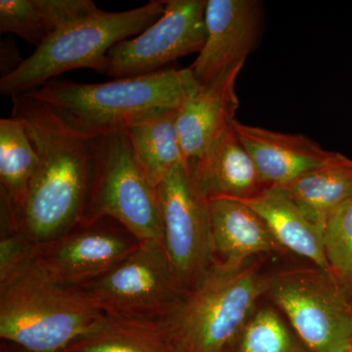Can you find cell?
Returning <instances> with one entry per match:
<instances>
[{
	"mask_svg": "<svg viewBox=\"0 0 352 352\" xmlns=\"http://www.w3.org/2000/svg\"><path fill=\"white\" fill-rule=\"evenodd\" d=\"M11 100V116L24 122L39 157L25 201L16 208L21 230L38 247L85 219L94 179V138L69 126L43 101L25 94Z\"/></svg>",
	"mask_w": 352,
	"mask_h": 352,
	"instance_id": "obj_1",
	"label": "cell"
},
{
	"mask_svg": "<svg viewBox=\"0 0 352 352\" xmlns=\"http://www.w3.org/2000/svg\"><path fill=\"white\" fill-rule=\"evenodd\" d=\"M106 318L87 292L51 279L34 258L0 285V338L28 352H66Z\"/></svg>",
	"mask_w": 352,
	"mask_h": 352,
	"instance_id": "obj_2",
	"label": "cell"
},
{
	"mask_svg": "<svg viewBox=\"0 0 352 352\" xmlns=\"http://www.w3.org/2000/svg\"><path fill=\"white\" fill-rule=\"evenodd\" d=\"M199 87L190 68L78 83L54 78L25 95L50 106L69 126L89 138L126 129L159 109H179Z\"/></svg>",
	"mask_w": 352,
	"mask_h": 352,
	"instance_id": "obj_3",
	"label": "cell"
},
{
	"mask_svg": "<svg viewBox=\"0 0 352 352\" xmlns=\"http://www.w3.org/2000/svg\"><path fill=\"white\" fill-rule=\"evenodd\" d=\"M266 288L261 258L241 265L217 261L162 326L177 352H226Z\"/></svg>",
	"mask_w": 352,
	"mask_h": 352,
	"instance_id": "obj_4",
	"label": "cell"
},
{
	"mask_svg": "<svg viewBox=\"0 0 352 352\" xmlns=\"http://www.w3.org/2000/svg\"><path fill=\"white\" fill-rule=\"evenodd\" d=\"M164 7V0H153L122 12L100 9L65 25L36 48L14 73L0 78V94L13 98L73 69L106 74L111 48L144 32L162 17Z\"/></svg>",
	"mask_w": 352,
	"mask_h": 352,
	"instance_id": "obj_5",
	"label": "cell"
},
{
	"mask_svg": "<svg viewBox=\"0 0 352 352\" xmlns=\"http://www.w3.org/2000/svg\"><path fill=\"white\" fill-rule=\"evenodd\" d=\"M264 298L311 352H351L352 292L317 266L267 273Z\"/></svg>",
	"mask_w": 352,
	"mask_h": 352,
	"instance_id": "obj_6",
	"label": "cell"
},
{
	"mask_svg": "<svg viewBox=\"0 0 352 352\" xmlns=\"http://www.w3.org/2000/svg\"><path fill=\"white\" fill-rule=\"evenodd\" d=\"M94 170L82 222L111 219L140 243L162 240L157 187L139 163L126 129L94 139Z\"/></svg>",
	"mask_w": 352,
	"mask_h": 352,
	"instance_id": "obj_7",
	"label": "cell"
},
{
	"mask_svg": "<svg viewBox=\"0 0 352 352\" xmlns=\"http://www.w3.org/2000/svg\"><path fill=\"white\" fill-rule=\"evenodd\" d=\"M82 289L108 316L155 324L166 321L188 294L162 240L141 243L107 274Z\"/></svg>",
	"mask_w": 352,
	"mask_h": 352,
	"instance_id": "obj_8",
	"label": "cell"
},
{
	"mask_svg": "<svg viewBox=\"0 0 352 352\" xmlns=\"http://www.w3.org/2000/svg\"><path fill=\"white\" fill-rule=\"evenodd\" d=\"M157 193L164 248L189 292L217 261L208 204L192 188L186 163L157 185Z\"/></svg>",
	"mask_w": 352,
	"mask_h": 352,
	"instance_id": "obj_9",
	"label": "cell"
},
{
	"mask_svg": "<svg viewBox=\"0 0 352 352\" xmlns=\"http://www.w3.org/2000/svg\"><path fill=\"white\" fill-rule=\"evenodd\" d=\"M207 0H164L162 17L107 55L105 75L115 78L150 75L180 57L200 53L207 38Z\"/></svg>",
	"mask_w": 352,
	"mask_h": 352,
	"instance_id": "obj_10",
	"label": "cell"
},
{
	"mask_svg": "<svg viewBox=\"0 0 352 352\" xmlns=\"http://www.w3.org/2000/svg\"><path fill=\"white\" fill-rule=\"evenodd\" d=\"M139 242L111 219L82 222L59 239L36 247L34 261L54 281L82 289L107 274Z\"/></svg>",
	"mask_w": 352,
	"mask_h": 352,
	"instance_id": "obj_11",
	"label": "cell"
},
{
	"mask_svg": "<svg viewBox=\"0 0 352 352\" xmlns=\"http://www.w3.org/2000/svg\"><path fill=\"white\" fill-rule=\"evenodd\" d=\"M263 16V3L258 0H208L207 38L189 67L199 85L245 63L261 36Z\"/></svg>",
	"mask_w": 352,
	"mask_h": 352,
	"instance_id": "obj_12",
	"label": "cell"
},
{
	"mask_svg": "<svg viewBox=\"0 0 352 352\" xmlns=\"http://www.w3.org/2000/svg\"><path fill=\"white\" fill-rule=\"evenodd\" d=\"M186 164L192 188L206 201H249L266 188L232 124L201 157Z\"/></svg>",
	"mask_w": 352,
	"mask_h": 352,
	"instance_id": "obj_13",
	"label": "cell"
},
{
	"mask_svg": "<svg viewBox=\"0 0 352 352\" xmlns=\"http://www.w3.org/2000/svg\"><path fill=\"white\" fill-rule=\"evenodd\" d=\"M244 64L234 65L210 82L199 85L178 109L176 129L186 163L201 157L235 120L240 106L236 80Z\"/></svg>",
	"mask_w": 352,
	"mask_h": 352,
	"instance_id": "obj_14",
	"label": "cell"
},
{
	"mask_svg": "<svg viewBox=\"0 0 352 352\" xmlns=\"http://www.w3.org/2000/svg\"><path fill=\"white\" fill-rule=\"evenodd\" d=\"M232 124L266 188L289 184L327 162L333 153L302 134L270 131L236 120Z\"/></svg>",
	"mask_w": 352,
	"mask_h": 352,
	"instance_id": "obj_15",
	"label": "cell"
},
{
	"mask_svg": "<svg viewBox=\"0 0 352 352\" xmlns=\"http://www.w3.org/2000/svg\"><path fill=\"white\" fill-rule=\"evenodd\" d=\"M208 204L217 261L241 265L264 254L288 252L245 201L217 199Z\"/></svg>",
	"mask_w": 352,
	"mask_h": 352,
	"instance_id": "obj_16",
	"label": "cell"
},
{
	"mask_svg": "<svg viewBox=\"0 0 352 352\" xmlns=\"http://www.w3.org/2000/svg\"><path fill=\"white\" fill-rule=\"evenodd\" d=\"M243 201L263 219L285 251L331 271L326 258L323 229L303 214L282 187H267L251 200Z\"/></svg>",
	"mask_w": 352,
	"mask_h": 352,
	"instance_id": "obj_17",
	"label": "cell"
},
{
	"mask_svg": "<svg viewBox=\"0 0 352 352\" xmlns=\"http://www.w3.org/2000/svg\"><path fill=\"white\" fill-rule=\"evenodd\" d=\"M98 10L91 0H1L0 32L38 48L58 30Z\"/></svg>",
	"mask_w": 352,
	"mask_h": 352,
	"instance_id": "obj_18",
	"label": "cell"
},
{
	"mask_svg": "<svg viewBox=\"0 0 352 352\" xmlns=\"http://www.w3.org/2000/svg\"><path fill=\"white\" fill-rule=\"evenodd\" d=\"M303 214L322 229L352 197V160L340 153L282 187Z\"/></svg>",
	"mask_w": 352,
	"mask_h": 352,
	"instance_id": "obj_19",
	"label": "cell"
},
{
	"mask_svg": "<svg viewBox=\"0 0 352 352\" xmlns=\"http://www.w3.org/2000/svg\"><path fill=\"white\" fill-rule=\"evenodd\" d=\"M177 111L159 109L126 127L139 163L156 187L178 166L186 163L176 129Z\"/></svg>",
	"mask_w": 352,
	"mask_h": 352,
	"instance_id": "obj_20",
	"label": "cell"
},
{
	"mask_svg": "<svg viewBox=\"0 0 352 352\" xmlns=\"http://www.w3.org/2000/svg\"><path fill=\"white\" fill-rule=\"evenodd\" d=\"M66 352H177L162 324L115 318L107 315L100 327Z\"/></svg>",
	"mask_w": 352,
	"mask_h": 352,
	"instance_id": "obj_21",
	"label": "cell"
},
{
	"mask_svg": "<svg viewBox=\"0 0 352 352\" xmlns=\"http://www.w3.org/2000/svg\"><path fill=\"white\" fill-rule=\"evenodd\" d=\"M39 157L22 120H0V190L12 199L16 208L25 201L36 175Z\"/></svg>",
	"mask_w": 352,
	"mask_h": 352,
	"instance_id": "obj_22",
	"label": "cell"
},
{
	"mask_svg": "<svg viewBox=\"0 0 352 352\" xmlns=\"http://www.w3.org/2000/svg\"><path fill=\"white\" fill-rule=\"evenodd\" d=\"M261 302L226 352H311L276 307Z\"/></svg>",
	"mask_w": 352,
	"mask_h": 352,
	"instance_id": "obj_23",
	"label": "cell"
},
{
	"mask_svg": "<svg viewBox=\"0 0 352 352\" xmlns=\"http://www.w3.org/2000/svg\"><path fill=\"white\" fill-rule=\"evenodd\" d=\"M324 245L331 271L352 292V197L328 219Z\"/></svg>",
	"mask_w": 352,
	"mask_h": 352,
	"instance_id": "obj_24",
	"label": "cell"
},
{
	"mask_svg": "<svg viewBox=\"0 0 352 352\" xmlns=\"http://www.w3.org/2000/svg\"><path fill=\"white\" fill-rule=\"evenodd\" d=\"M36 245L25 237L16 221H1L0 285L6 283L34 258Z\"/></svg>",
	"mask_w": 352,
	"mask_h": 352,
	"instance_id": "obj_25",
	"label": "cell"
},
{
	"mask_svg": "<svg viewBox=\"0 0 352 352\" xmlns=\"http://www.w3.org/2000/svg\"><path fill=\"white\" fill-rule=\"evenodd\" d=\"M25 59L12 38H7L0 43V75L1 78L14 73Z\"/></svg>",
	"mask_w": 352,
	"mask_h": 352,
	"instance_id": "obj_26",
	"label": "cell"
},
{
	"mask_svg": "<svg viewBox=\"0 0 352 352\" xmlns=\"http://www.w3.org/2000/svg\"><path fill=\"white\" fill-rule=\"evenodd\" d=\"M0 352H28L15 344H9V342H2Z\"/></svg>",
	"mask_w": 352,
	"mask_h": 352,
	"instance_id": "obj_27",
	"label": "cell"
},
{
	"mask_svg": "<svg viewBox=\"0 0 352 352\" xmlns=\"http://www.w3.org/2000/svg\"><path fill=\"white\" fill-rule=\"evenodd\" d=\"M351 351H352V342H351Z\"/></svg>",
	"mask_w": 352,
	"mask_h": 352,
	"instance_id": "obj_28",
	"label": "cell"
},
{
	"mask_svg": "<svg viewBox=\"0 0 352 352\" xmlns=\"http://www.w3.org/2000/svg\"><path fill=\"white\" fill-rule=\"evenodd\" d=\"M351 352H352V351H351Z\"/></svg>",
	"mask_w": 352,
	"mask_h": 352,
	"instance_id": "obj_29",
	"label": "cell"
}]
</instances>
